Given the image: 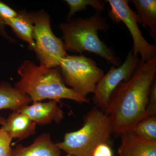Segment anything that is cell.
<instances>
[{
    "label": "cell",
    "mask_w": 156,
    "mask_h": 156,
    "mask_svg": "<svg viewBox=\"0 0 156 156\" xmlns=\"http://www.w3.org/2000/svg\"><path fill=\"white\" fill-rule=\"evenodd\" d=\"M5 25V24L4 23V22L2 20L0 19V35L5 37V38L7 39L11 43H15V41H14V39L12 38L6 32Z\"/></svg>",
    "instance_id": "cell-22"
},
{
    "label": "cell",
    "mask_w": 156,
    "mask_h": 156,
    "mask_svg": "<svg viewBox=\"0 0 156 156\" xmlns=\"http://www.w3.org/2000/svg\"><path fill=\"white\" fill-rule=\"evenodd\" d=\"M131 131L144 140L156 142V116L143 119L135 125Z\"/></svg>",
    "instance_id": "cell-16"
},
{
    "label": "cell",
    "mask_w": 156,
    "mask_h": 156,
    "mask_svg": "<svg viewBox=\"0 0 156 156\" xmlns=\"http://www.w3.org/2000/svg\"><path fill=\"white\" fill-rule=\"evenodd\" d=\"M136 13L140 18L139 23L150 30V35L156 42V0H132Z\"/></svg>",
    "instance_id": "cell-15"
},
{
    "label": "cell",
    "mask_w": 156,
    "mask_h": 156,
    "mask_svg": "<svg viewBox=\"0 0 156 156\" xmlns=\"http://www.w3.org/2000/svg\"><path fill=\"white\" fill-rule=\"evenodd\" d=\"M32 102L27 95L22 94L8 83H0V111L10 109L18 111Z\"/></svg>",
    "instance_id": "cell-14"
},
{
    "label": "cell",
    "mask_w": 156,
    "mask_h": 156,
    "mask_svg": "<svg viewBox=\"0 0 156 156\" xmlns=\"http://www.w3.org/2000/svg\"><path fill=\"white\" fill-rule=\"evenodd\" d=\"M5 119H6L5 118L0 116V125L2 126L5 122Z\"/></svg>",
    "instance_id": "cell-23"
},
{
    "label": "cell",
    "mask_w": 156,
    "mask_h": 156,
    "mask_svg": "<svg viewBox=\"0 0 156 156\" xmlns=\"http://www.w3.org/2000/svg\"><path fill=\"white\" fill-rule=\"evenodd\" d=\"M92 156H113V154L110 146L108 143H103L97 146Z\"/></svg>",
    "instance_id": "cell-21"
},
{
    "label": "cell",
    "mask_w": 156,
    "mask_h": 156,
    "mask_svg": "<svg viewBox=\"0 0 156 156\" xmlns=\"http://www.w3.org/2000/svg\"><path fill=\"white\" fill-rule=\"evenodd\" d=\"M121 136L118 156H156V142L144 140L132 131Z\"/></svg>",
    "instance_id": "cell-10"
},
{
    "label": "cell",
    "mask_w": 156,
    "mask_h": 156,
    "mask_svg": "<svg viewBox=\"0 0 156 156\" xmlns=\"http://www.w3.org/2000/svg\"><path fill=\"white\" fill-rule=\"evenodd\" d=\"M83 122L80 129L66 133L63 140L56 144L60 150L74 156H92L97 146L108 143L111 123L104 112L94 107L84 116Z\"/></svg>",
    "instance_id": "cell-4"
},
{
    "label": "cell",
    "mask_w": 156,
    "mask_h": 156,
    "mask_svg": "<svg viewBox=\"0 0 156 156\" xmlns=\"http://www.w3.org/2000/svg\"><path fill=\"white\" fill-rule=\"evenodd\" d=\"M12 139L0 128V156H11Z\"/></svg>",
    "instance_id": "cell-19"
},
{
    "label": "cell",
    "mask_w": 156,
    "mask_h": 156,
    "mask_svg": "<svg viewBox=\"0 0 156 156\" xmlns=\"http://www.w3.org/2000/svg\"><path fill=\"white\" fill-rule=\"evenodd\" d=\"M65 2L69 7L67 20H70L77 12L87 10L88 6H92L96 11L100 13L105 9V2L101 0H66Z\"/></svg>",
    "instance_id": "cell-17"
},
{
    "label": "cell",
    "mask_w": 156,
    "mask_h": 156,
    "mask_svg": "<svg viewBox=\"0 0 156 156\" xmlns=\"http://www.w3.org/2000/svg\"><path fill=\"white\" fill-rule=\"evenodd\" d=\"M105 2L110 5L111 9L108 12L109 17L116 23L122 22L130 31L133 41V54L137 56L141 55L142 61L147 62L156 57V45L147 41L143 36L137 23L140 18L136 12L132 11L126 0H107Z\"/></svg>",
    "instance_id": "cell-7"
},
{
    "label": "cell",
    "mask_w": 156,
    "mask_h": 156,
    "mask_svg": "<svg viewBox=\"0 0 156 156\" xmlns=\"http://www.w3.org/2000/svg\"><path fill=\"white\" fill-rule=\"evenodd\" d=\"M61 150L50 134H41L28 147L17 145L11 150V156H60Z\"/></svg>",
    "instance_id": "cell-12"
},
{
    "label": "cell",
    "mask_w": 156,
    "mask_h": 156,
    "mask_svg": "<svg viewBox=\"0 0 156 156\" xmlns=\"http://www.w3.org/2000/svg\"><path fill=\"white\" fill-rule=\"evenodd\" d=\"M156 74V57L145 62L141 60L131 79L121 82L112 92L105 112L110 120L112 134L121 136L130 132L145 118Z\"/></svg>",
    "instance_id": "cell-1"
},
{
    "label": "cell",
    "mask_w": 156,
    "mask_h": 156,
    "mask_svg": "<svg viewBox=\"0 0 156 156\" xmlns=\"http://www.w3.org/2000/svg\"><path fill=\"white\" fill-rule=\"evenodd\" d=\"M2 20L5 25L10 26L17 37L28 43L30 47L34 50L35 48V43L33 37L34 25L29 13L21 11L18 12L16 17Z\"/></svg>",
    "instance_id": "cell-13"
},
{
    "label": "cell",
    "mask_w": 156,
    "mask_h": 156,
    "mask_svg": "<svg viewBox=\"0 0 156 156\" xmlns=\"http://www.w3.org/2000/svg\"><path fill=\"white\" fill-rule=\"evenodd\" d=\"M66 51L83 54L85 51L91 52L104 58L115 66L121 65V59L115 55L114 50L99 39L98 31L106 33L109 26L106 19L96 13L89 18L79 17L60 23Z\"/></svg>",
    "instance_id": "cell-3"
},
{
    "label": "cell",
    "mask_w": 156,
    "mask_h": 156,
    "mask_svg": "<svg viewBox=\"0 0 156 156\" xmlns=\"http://www.w3.org/2000/svg\"><path fill=\"white\" fill-rule=\"evenodd\" d=\"M63 156H74L73 155H71L69 154H66V155Z\"/></svg>",
    "instance_id": "cell-24"
},
{
    "label": "cell",
    "mask_w": 156,
    "mask_h": 156,
    "mask_svg": "<svg viewBox=\"0 0 156 156\" xmlns=\"http://www.w3.org/2000/svg\"><path fill=\"white\" fill-rule=\"evenodd\" d=\"M18 112L29 117L36 125L44 126L53 122L59 123L64 118L63 111L54 100L46 102H33L25 105Z\"/></svg>",
    "instance_id": "cell-9"
},
{
    "label": "cell",
    "mask_w": 156,
    "mask_h": 156,
    "mask_svg": "<svg viewBox=\"0 0 156 156\" xmlns=\"http://www.w3.org/2000/svg\"><path fill=\"white\" fill-rule=\"evenodd\" d=\"M59 67L66 85L84 98L93 93L98 82L105 75L96 62L83 54L67 55L61 60Z\"/></svg>",
    "instance_id": "cell-5"
},
{
    "label": "cell",
    "mask_w": 156,
    "mask_h": 156,
    "mask_svg": "<svg viewBox=\"0 0 156 156\" xmlns=\"http://www.w3.org/2000/svg\"><path fill=\"white\" fill-rule=\"evenodd\" d=\"M34 25L33 37L35 43L34 51L40 65L47 68L58 67L67 56L66 46L61 39L52 32L50 16L44 10L29 13Z\"/></svg>",
    "instance_id": "cell-6"
},
{
    "label": "cell",
    "mask_w": 156,
    "mask_h": 156,
    "mask_svg": "<svg viewBox=\"0 0 156 156\" xmlns=\"http://www.w3.org/2000/svg\"><path fill=\"white\" fill-rule=\"evenodd\" d=\"M140 61L137 56H134L132 49L122 65L117 68L112 66L95 86L92 100L96 107L105 112L112 92L121 82L131 79L139 66Z\"/></svg>",
    "instance_id": "cell-8"
},
{
    "label": "cell",
    "mask_w": 156,
    "mask_h": 156,
    "mask_svg": "<svg viewBox=\"0 0 156 156\" xmlns=\"http://www.w3.org/2000/svg\"><path fill=\"white\" fill-rule=\"evenodd\" d=\"M36 126L25 115L14 111L9 115L1 128L12 139L20 140L34 135L36 133Z\"/></svg>",
    "instance_id": "cell-11"
},
{
    "label": "cell",
    "mask_w": 156,
    "mask_h": 156,
    "mask_svg": "<svg viewBox=\"0 0 156 156\" xmlns=\"http://www.w3.org/2000/svg\"><path fill=\"white\" fill-rule=\"evenodd\" d=\"M20 80L14 88L30 98L32 102L45 99L60 101L68 99L80 104L90 103V99L84 98L66 87L62 76L59 66L47 68L36 65L30 60H26L18 69Z\"/></svg>",
    "instance_id": "cell-2"
},
{
    "label": "cell",
    "mask_w": 156,
    "mask_h": 156,
    "mask_svg": "<svg viewBox=\"0 0 156 156\" xmlns=\"http://www.w3.org/2000/svg\"><path fill=\"white\" fill-rule=\"evenodd\" d=\"M18 12L0 1V19H11L17 16Z\"/></svg>",
    "instance_id": "cell-20"
},
{
    "label": "cell",
    "mask_w": 156,
    "mask_h": 156,
    "mask_svg": "<svg viewBox=\"0 0 156 156\" xmlns=\"http://www.w3.org/2000/svg\"><path fill=\"white\" fill-rule=\"evenodd\" d=\"M156 115V81L154 80L151 87L149 101L145 112V118Z\"/></svg>",
    "instance_id": "cell-18"
}]
</instances>
